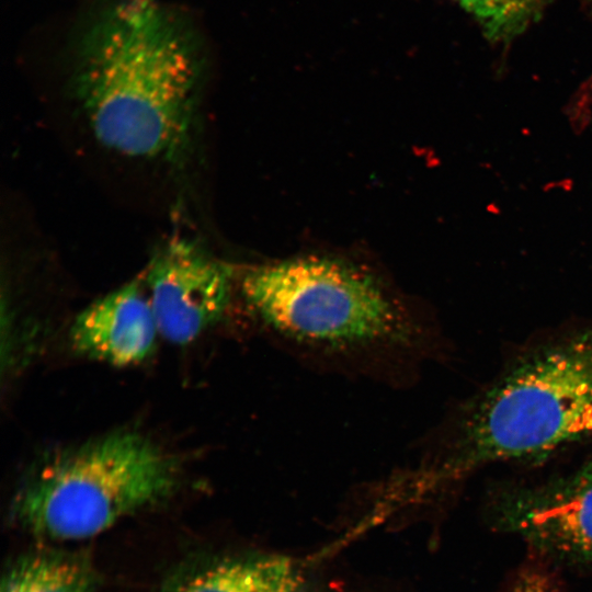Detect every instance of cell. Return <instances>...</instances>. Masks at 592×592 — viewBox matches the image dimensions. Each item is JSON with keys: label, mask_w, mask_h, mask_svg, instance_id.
<instances>
[{"label": "cell", "mask_w": 592, "mask_h": 592, "mask_svg": "<svg viewBox=\"0 0 592 592\" xmlns=\"http://www.w3.org/2000/svg\"><path fill=\"white\" fill-rule=\"evenodd\" d=\"M67 90L100 148L181 171L202 128L206 54L194 23L157 0H105L76 32Z\"/></svg>", "instance_id": "1"}, {"label": "cell", "mask_w": 592, "mask_h": 592, "mask_svg": "<svg viewBox=\"0 0 592 592\" xmlns=\"http://www.w3.org/2000/svg\"><path fill=\"white\" fill-rule=\"evenodd\" d=\"M492 517L501 531L542 555L592 566V464L505 492L494 502Z\"/></svg>", "instance_id": "6"}, {"label": "cell", "mask_w": 592, "mask_h": 592, "mask_svg": "<svg viewBox=\"0 0 592 592\" xmlns=\"http://www.w3.org/2000/svg\"><path fill=\"white\" fill-rule=\"evenodd\" d=\"M241 293L271 329L295 342L330 349L407 344L409 311L371 275L340 261L299 258L253 267Z\"/></svg>", "instance_id": "4"}, {"label": "cell", "mask_w": 592, "mask_h": 592, "mask_svg": "<svg viewBox=\"0 0 592 592\" xmlns=\"http://www.w3.org/2000/svg\"><path fill=\"white\" fill-rule=\"evenodd\" d=\"M303 578L285 556L228 558L200 567L163 592H303Z\"/></svg>", "instance_id": "8"}, {"label": "cell", "mask_w": 592, "mask_h": 592, "mask_svg": "<svg viewBox=\"0 0 592 592\" xmlns=\"http://www.w3.org/2000/svg\"><path fill=\"white\" fill-rule=\"evenodd\" d=\"M231 269L189 237L167 239L152 255L145 286L159 334L171 343L195 341L225 315Z\"/></svg>", "instance_id": "5"}, {"label": "cell", "mask_w": 592, "mask_h": 592, "mask_svg": "<svg viewBox=\"0 0 592 592\" xmlns=\"http://www.w3.org/2000/svg\"><path fill=\"white\" fill-rule=\"evenodd\" d=\"M159 334L144 283L132 281L90 304L75 318L69 339L88 358L114 366L147 358Z\"/></svg>", "instance_id": "7"}, {"label": "cell", "mask_w": 592, "mask_h": 592, "mask_svg": "<svg viewBox=\"0 0 592 592\" xmlns=\"http://www.w3.org/2000/svg\"><path fill=\"white\" fill-rule=\"evenodd\" d=\"M510 592H562V590L557 579L535 576L517 582Z\"/></svg>", "instance_id": "11"}, {"label": "cell", "mask_w": 592, "mask_h": 592, "mask_svg": "<svg viewBox=\"0 0 592 592\" xmlns=\"http://www.w3.org/2000/svg\"><path fill=\"white\" fill-rule=\"evenodd\" d=\"M474 14L491 39H504L526 22L536 0H455Z\"/></svg>", "instance_id": "10"}, {"label": "cell", "mask_w": 592, "mask_h": 592, "mask_svg": "<svg viewBox=\"0 0 592 592\" xmlns=\"http://www.w3.org/2000/svg\"><path fill=\"white\" fill-rule=\"evenodd\" d=\"M592 440V325L516 358L464 410L439 477L540 460Z\"/></svg>", "instance_id": "2"}, {"label": "cell", "mask_w": 592, "mask_h": 592, "mask_svg": "<svg viewBox=\"0 0 592 592\" xmlns=\"http://www.w3.org/2000/svg\"><path fill=\"white\" fill-rule=\"evenodd\" d=\"M180 474L178 458L149 436L114 431L48 454L19 487L10 512L38 538H90L167 499Z\"/></svg>", "instance_id": "3"}, {"label": "cell", "mask_w": 592, "mask_h": 592, "mask_svg": "<svg viewBox=\"0 0 592 592\" xmlns=\"http://www.w3.org/2000/svg\"><path fill=\"white\" fill-rule=\"evenodd\" d=\"M99 574L86 553L42 547L8 567L0 592H96Z\"/></svg>", "instance_id": "9"}]
</instances>
